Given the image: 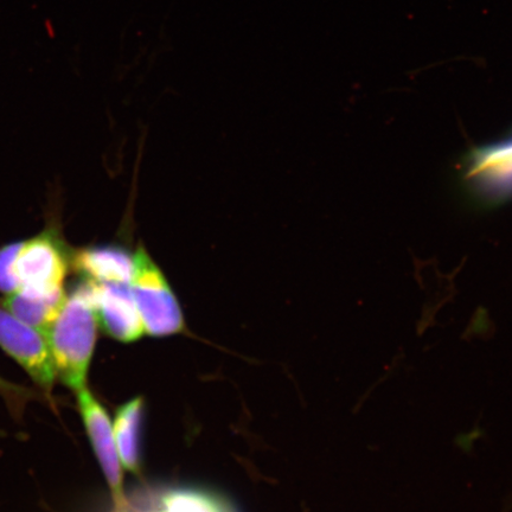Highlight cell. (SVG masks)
<instances>
[{"label": "cell", "mask_w": 512, "mask_h": 512, "mask_svg": "<svg viewBox=\"0 0 512 512\" xmlns=\"http://www.w3.org/2000/svg\"><path fill=\"white\" fill-rule=\"evenodd\" d=\"M21 242H12L0 247V292L5 296L18 290V283L14 273V262L21 248Z\"/></svg>", "instance_id": "12"}, {"label": "cell", "mask_w": 512, "mask_h": 512, "mask_svg": "<svg viewBox=\"0 0 512 512\" xmlns=\"http://www.w3.org/2000/svg\"><path fill=\"white\" fill-rule=\"evenodd\" d=\"M0 398L4 400L9 412L17 420L23 418L25 408H27L29 402L41 398L47 399L46 396L38 394L36 390L5 380L2 376H0Z\"/></svg>", "instance_id": "11"}, {"label": "cell", "mask_w": 512, "mask_h": 512, "mask_svg": "<svg viewBox=\"0 0 512 512\" xmlns=\"http://www.w3.org/2000/svg\"><path fill=\"white\" fill-rule=\"evenodd\" d=\"M0 349L30 376L50 399L56 381L46 338L0 307Z\"/></svg>", "instance_id": "4"}, {"label": "cell", "mask_w": 512, "mask_h": 512, "mask_svg": "<svg viewBox=\"0 0 512 512\" xmlns=\"http://www.w3.org/2000/svg\"><path fill=\"white\" fill-rule=\"evenodd\" d=\"M73 265L94 284H131L134 273L133 256L119 247L82 249L73 256Z\"/></svg>", "instance_id": "8"}, {"label": "cell", "mask_w": 512, "mask_h": 512, "mask_svg": "<svg viewBox=\"0 0 512 512\" xmlns=\"http://www.w3.org/2000/svg\"><path fill=\"white\" fill-rule=\"evenodd\" d=\"M79 412L102 472L110 486L114 504L126 497L121 465L110 416L88 387L76 392Z\"/></svg>", "instance_id": "5"}, {"label": "cell", "mask_w": 512, "mask_h": 512, "mask_svg": "<svg viewBox=\"0 0 512 512\" xmlns=\"http://www.w3.org/2000/svg\"><path fill=\"white\" fill-rule=\"evenodd\" d=\"M133 258L134 273L130 286L145 332L164 337L183 331L181 306L163 272L144 248H139Z\"/></svg>", "instance_id": "2"}, {"label": "cell", "mask_w": 512, "mask_h": 512, "mask_svg": "<svg viewBox=\"0 0 512 512\" xmlns=\"http://www.w3.org/2000/svg\"><path fill=\"white\" fill-rule=\"evenodd\" d=\"M69 270L66 247L54 230L22 241L14 262L18 290L37 294H57L64 291ZM17 290V291H18Z\"/></svg>", "instance_id": "3"}, {"label": "cell", "mask_w": 512, "mask_h": 512, "mask_svg": "<svg viewBox=\"0 0 512 512\" xmlns=\"http://www.w3.org/2000/svg\"><path fill=\"white\" fill-rule=\"evenodd\" d=\"M143 412L142 398L128 401L118 409L113 426L121 465L136 475H139L142 469L140 435H142Z\"/></svg>", "instance_id": "10"}, {"label": "cell", "mask_w": 512, "mask_h": 512, "mask_svg": "<svg viewBox=\"0 0 512 512\" xmlns=\"http://www.w3.org/2000/svg\"><path fill=\"white\" fill-rule=\"evenodd\" d=\"M98 324L91 287L85 281L68 294L59 315L44 335L56 380L75 393L87 387Z\"/></svg>", "instance_id": "1"}, {"label": "cell", "mask_w": 512, "mask_h": 512, "mask_svg": "<svg viewBox=\"0 0 512 512\" xmlns=\"http://www.w3.org/2000/svg\"><path fill=\"white\" fill-rule=\"evenodd\" d=\"M66 292L37 294L18 290L2 300V307L44 336L66 300Z\"/></svg>", "instance_id": "9"}, {"label": "cell", "mask_w": 512, "mask_h": 512, "mask_svg": "<svg viewBox=\"0 0 512 512\" xmlns=\"http://www.w3.org/2000/svg\"><path fill=\"white\" fill-rule=\"evenodd\" d=\"M110 512H236L219 496L196 489L174 488L126 496Z\"/></svg>", "instance_id": "7"}, {"label": "cell", "mask_w": 512, "mask_h": 512, "mask_svg": "<svg viewBox=\"0 0 512 512\" xmlns=\"http://www.w3.org/2000/svg\"><path fill=\"white\" fill-rule=\"evenodd\" d=\"M87 283L91 287L96 316L102 329L119 342L138 341L145 330L130 284Z\"/></svg>", "instance_id": "6"}, {"label": "cell", "mask_w": 512, "mask_h": 512, "mask_svg": "<svg viewBox=\"0 0 512 512\" xmlns=\"http://www.w3.org/2000/svg\"><path fill=\"white\" fill-rule=\"evenodd\" d=\"M504 160H505V163L512 162V149L505 151Z\"/></svg>", "instance_id": "13"}]
</instances>
